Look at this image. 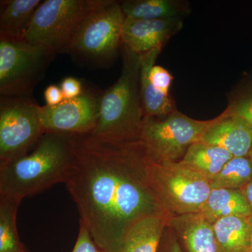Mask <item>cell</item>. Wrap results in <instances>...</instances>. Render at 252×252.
I'll list each match as a JSON object with an SVG mask.
<instances>
[{"label":"cell","instance_id":"cell-13","mask_svg":"<svg viewBox=\"0 0 252 252\" xmlns=\"http://www.w3.org/2000/svg\"><path fill=\"white\" fill-rule=\"evenodd\" d=\"M167 225L187 252H220L212 223L200 213L170 216Z\"/></svg>","mask_w":252,"mask_h":252},{"label":"cell","instance_id":"cell-7","mask_svg":"<svg viewBox=\"0 0 252 252\" xmlns=\"http://www.w3.org/2000/svg\"><path fill=\"white\" fill-rule=\"evenodd\" d=\"M217 119L195 120L176 109L162 119L145 117L140 140L154 161L180 162L189 147L202 140Z\"/></svg>","mask_w":252,"mask_h":252},{"label":"cell","instance_id":"cell-11","mask_svg":"<svg viewBox=\"0 0 252 252\" xmlns=\"http://www.w3.org/2000/svg\"><path fill=\"white\" fill-rule=\"evenodd\" d=\"M183 26L181 18L143 20L126 18L122 28L123 45L136 54H143L163 44Z\"/></svg>","mask_w":252,"mask_h":252},{"label":"cell","instance_id":"cell-21","mask_svg":"<svg viewBox=\"0 0 252 252\" xmlns=\"http://www.w3.org/2000/svg\"><path fill=\"white\" fill-rule=\"evenodd\" d=\"M21 202L0 195V252H26L18 236L16 225Z\"/></svg>","mask_w":252,"mask_h":252},{"label":"cell","instance_id":"cell-25","mask_svg":"<svg viewBox=\"0 0 252 252\" xmlns=\"http://www.w3.org/2000/svg\"><path fill=\"white\" fill-rule=\"evenodd\" d=\"M228 109L229 114L241 118L252 126V96L240 99Z\"/></svg>","mask_w":252,"mask_h":252},{"label":"cell","instance_id":"cell-3","mask_svg":"<svg viewBox=\"0 0 252 252\" xmlns=\"http://www.w3.org/2000/svg\"><path fill=\"white\" fill-rule=\"evenodd\" d=\"M123 48L122 74L99 98L98 119L91 133L107 140L131 142L140 140L145 117L141 98L140 55Z\"/></svg>","mask_w":252,"mask_h":252},{"label":"cell","instance_id":"cell-28","mask_svg":"<svg viewBox=\"0 0 252 252\" xmlns=\"http://www.w3.org/2000/svg\"><path fill=\"white\" fill-rule=\"evenodd\" d=\"M44 99L47 106L56 105L64 99L61 87L56 85H50L46 88L44 91Z\"/></svg>","mask_w":252,"mask_h":252},{"label":"cell","instance_id":"cell-20","mask_svg":"<svg viewBox=\"0 0 252 252\" xmlns=\"http://www.w3.org/2000/svg\"><path fill=\"white\" fill-rule=\"evenodd\" d=\"M120 3L126 18L134 19L181 18L189 14L188 6L172 0H136Z\"/></svg>","mask_w":252,"mask_h":252},{"label":"cell","instance_id":"cell-14","mask_svg":"<svg viewBox=\"0 0 252 252\" xmlns=\"http://www.w3.org/2000/svg\"><path fill=\"white\" fill-rule=\"evenodd\" d=\"M170 217L161 212L137 220L126 233L119 252H158Z\"/></svg>","mask_w":252,"mask_h":252},{"label":"cell","instance_id":"cell-10","mask_svg":"<svg viewBox=\"0 0 252 252\" xmlns=\"http://www.w3.org/2000/svg\"><path fill=\"white\" fill-rule=\"evenodd\" d=\"M99 99L83 93L54 106L41 107V124L45 132L79 134L92 132L97 125Z\"/></svg>","mask_w":252,"mask_h":252},{"label":"cell","instance_id":"cell-1","mask_svg":"<svg viewBox=\"0 0 252 252\" xmlns=\"http://www.w3.org/2000/svg\"><path fill=\"white\" fill-rule=\"evenodd\" d=\"M152 158L140 140L122 142L89 133L74 135L71 166L63 183L94 243L119 252L137 220L162 208L149 177Z\"/></svg>","mask_w":252,"mask_h":252},{"label":"cell","instance_id":"cell-31","mask_svg":"<svg viewBox=\"0 0 252 252\" xmlns=\"http://www.w3.org/2000/svg\"><path fill=\"white\" fill-rule=\"evenodd\" d=\"M249 157L250 158V159H251L252 162V147L251 149V151H250V154H249Z\"/></svg>","mask_w":252,"mask_h":252},{"label":"cell","instance_id":"cell-18","mask_svg":"<svg viewBox=\"0 0 252 252\" xmlns=\"http://www.w3.org/2000/svg\"><path fill=\"white\" fill-rule=\"evenodd\" d=\"M233 157L225 149L200 140L189 147L180 162L210 182Z\"/></svg>","mask_w":252,"mask_h":252},{"label":"cell","instance_id":"cell-8","mask_svg":"<svg viewBox=\"0 0 252 252\" xmlns=\"http://www.w3.org/2000/svg\"><path fill=\"white\" fill-rule=\"evenodd\" d=\"M55 54L23 39L0 37L1 95L19 97L31 91Z\"/></svg>","mask_w":252,"mask_h":252},{"label":"cell","instance_id":"cell-12","mask_svg":"<svg viewBox=\"0 0 252 252\" xmlns=\"http://www.w3.org/2000/svg\"><path fill=\"white\" fill-rule=\"evenodd\" d=\"M202 141L225 149L233 157H249L252 147V126L226 109L207 130Z\"/></svg>","mask_w":252,"mask_h":252},{"label":"cell","instance_id":"cell-29","mask_svg":"<svg viewBox=\"0 0 252 252\" xmlns=\"http://www.w3.org/2000/svg\"><path fill=\"white\" fill-rule=\"evenodd\" d=\"M245 198L246 199L252 217V180L242 189Z\"/></svg>","mask_w":252,"mask_h":252},{"label":"cell","instance_id":"cell-24","mask_svg":"<svg viewBox=\"0 0 252 252\" xmlns=\"http://www.w3.org/2000/svg\"><path fill=\"white\" fill-rule=\"evenodd\" d=\"M72 252H105L94 243L85 225L80 222L79 235Z\"/></svg>","mask_w":252,"mask_h":252},{"label":"cell","instance_id":"cell-2","mask_svg":"<svg viewBox=\"0 0 252 252\" xmlns=\"http://www.w3.org/2000/svg\"><path fill=\"white\" fill-rule=\"evenodd\" d=\"M74 135L45 132L26 155L0 165V195L22 201L63 183L72 162Z\"/></svg>","mask_w":252,"mask_h":252},{"label":"cell","instance_id":"cell-9","mask_svg":"<svg viewBox=\"0 0 252 252\" xmlns=\"http://www.w3.org/2000/svg\"><path fill=\"white\" fill-rule=\"evenodd\" d=\"M40 106L31 99L1 98L0 107V165L28 154L45 132Z\"/></svg>","mask_w":252,"mask_h":252},{"label":"cell","instance_id":"cell-17","mask_svg":"<svg viewBox=\"0 0 252 252\" xmlns=\"http://www.w3.org/2000/svg\"><path fill=\"white\" fill-rule=\"evenodd\" d=\"M212 226L220 252H243L252 243V217H227Z\"/></svg>","mask_w":252,"mask_h":252},{"label":"cell","instance_id":"cell-27","mask_svg":"<svg viewBox=\"0 0 252 252\" xmlns=\"http://www.w3.org/2000/svg\"><path fill=\"white\" fill-rule=\"evenodd\" d=\"M61 91L64 99H72L83 94L81 81L76 78H64L61 84Z\"/></svg>","mask_w":252,"mask_h":252},{"label":"cell","instance_id":"cell-15","mask_svg":"<svg viewBox=\"0 0 252 252\" xmlns=\"http://www.w3.org/2000/svg\"><path fill=\"white\" fill-rule=\"evenodd\" d=\"M161 49H156L140 55V91L145 117H162L175 110L170 97L158 92L150 80V72L155 65Z\"/></svg>","mask_w":252,"mask_h":252},{"label":"cell","instance_id":"cell-19","mask_svg":"<svg viewBox=\"0 0 252 252\" xmlns=\"http://www.w3.org/2000/svg\"><path fill=\"white\" fill-rule=\"evenodd\" d=\"M1 37L23 39L41 0H11L1 1Z\"/></svg>","mask_w":252,"mask_h":252},{"label":"cell","instance_id":"cell-30","mask_svg":"<svg viewBox=\"0 0 252 252\" xmlns=\"http://www.w3.org/2000/svg\"><path fill=\"white\" fill-rule=\"evenodd\" d=\"M243 252H252V243L248 247V248L246 249V250H244Z\"/></svg>","mask_w":252,"mask_h":252},{"label":"cell","instance_id":"cell-6","mask_svg":"<svg viewBox=\"0 0 252 252\" xmlns=\"http://www.w3.org/2000/svg\"><path fill=\"white\" fill-rule=\"evenodd\" d=\"M126 16L121 3L102 0L82 23L67 53L104 66L116 59Z\"/></svg>","mask_w":252,"mask_h":252},{"label":"cell","instance_id":"cell-23","mask_svg":"<svg viewBox=\"0 0 252 252\" xmlns=\"http://www.w3.org/2000/svg\"><path fill=\"white\" fill-rule=\"evenodd\" d=\"M172 79V74L161 66L154 65L151 69L150 80L152 85L160 94L169 96V89Z\"/></svg>","mask_w":252,"mask_h":252},{"label":"cell","instance_id":"cell-4","mask_svg":"<svg viewBox=\"0 0 252 252\" xmlns=\"http://www.w3.org/2000/svg\"><path fill=\"white\" fill-rule=\"evenodd\" d=\"M102 0H46L36 9L23 39L67 53L81 25Z\"/></svg>","mask_w":252,"mask_h":252},{"label":"cell","instance_id":"cell-26","mask_svg":"<svg viewBox=\"0 0 252 252\" xmlns=\"http://www.w3.org/2000/svg\"><path fill=\"white\" fill-rule=\"evenodd\" d=\"M158 252H184L178 238L168 225L164 230Z\"/></svg>","mask_w":252,"mask_h":252},{"label":"cell","instance_id":"cell-5","mask_svg":"<svg viewBox=\"0 0 252 252\" xmlns=\"http://www.w3.org/2000/svg\"><path fill=\"white\" fill-rule=\"evenodd\" d=\"M149 177L160 205L170 216L199 213L212 190L210 181L181 162L152 159Z\"/></svg>","mask_w":252,"mask_h":252},{"label":"cell","instance_id":"cell-16","mask_svg":"<svg viewBox=\"0 0 252 252\" xmlns=\"http://www.w3.org/2000/svg\"><path fill=\"white\" fill-rule=\"evenodd\" d=\"M199 213L212 224L227 217H252L242 189H212Z\"/></svg>","mask_w":252,"mask_h":252},{"label":"cell","instance_id":"cell-22","mask_svg":"<svg viewBox=\"0 0 252 252\" xmlns=\"http://www.w3.org/2000/svg\"><path fill=\"white\" fill-rule=\"evenodd\" d=\"M252 180V162L249 157H233L211 181L213 189H242Z\"/></svg>","mask_w":252,"mask_h":252}]
</instances>
